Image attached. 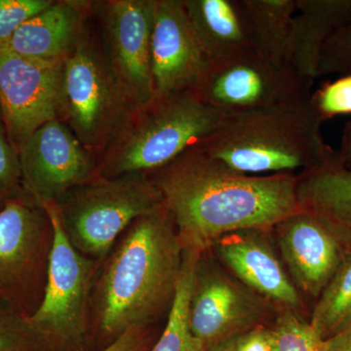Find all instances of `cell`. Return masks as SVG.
<instances>
[{
    "mask_svg": "<svg viewBox=\"0 0 351 351\" xmlns=\"http://www.w3.org/2000/svg\"><path fill=\"white\" fill-rule=\"evenodd\" d=\"M147 175L162 196L184 249L199 253L226 234L272 230L301 211L297 175L244 174L199 145Z\"/></svg>",
    "mask_w": 351,
    "mask_h": 351,
    "instance_id": "6da1fadb",
    "label": "cell"
},
{
    "mask_svg": "<svg viewBox=\"0 0 351 351\" xmlns=\"http://www.w3.org/2000/svg\"><path fill=\"white\" fill-rule=\"evenodd\" d=\"M182 263L184 247L164 205L136 219L101 276V329L119 337L170 311Z\"/></svg>",
    "mask_w": 351,
    "mask_h": 351,
    "instance_id": "7a4b0ae2",
    "label": "cell"
},
{
    "mask_svg": "<svg viewBox=\"0 0 351 351\" xmlns=\"http://www.w3.org/2000/svg\"><path fill=\"white\" fill-rule=\"evenodd\" d=\"M323 122L311 95L294 103L226 115L199 145L244 174L299 175L329 149L321 132Z\"/></svg>",
    "mask_w": 351,
    "mask_h": 351,
    "instance_id": "3957f363",
    "label": "cell"
},
{
    "mask_svg": "<svg viewBox=\"0 0 351 351\" xmlns=\"http://www.w3.org/2000/svg\"><path fill=\"white\" fill-rule=\"evenodd\" d=\"M226 115L210 106L195 90L154 99L136 113L108 152L110 177L149 174L204 142Z\"/></svg>",
    "mask_w": 351,
    "mask_h": 351,
    "instance_id": "277c9868",
    "label": "cell"
},
{
    "mask_svg": "<svg viewBox=\"0 0 351 351\" xmlns=\"http://www.w3.org/2000/svg\"><path fill=\"white\" fill-rule=\"evenodd\" d=\"M136 113L103 46L99 47L84 29L64 59L59 119L90 152L112 145Z\"/></svg>",
    "mask_w": 351,
    "mask_h": 351,
    "instance_id": "5b68a950",
    "label": "cell"
},
{
    "mask_svg": "<svg viewBox=\"0 0 351 351\" xmlns=\"http://www.w3.org/2000/svg\"><path fill=\"white\" fill-rule=\"evenodd\" d=\"M69 239L82 254L101 258L136 219L163 205L147 174L88 181L56 202Z\"/></svg>",
    "mask_w": 351,
    "mask_h": 351,
    "instance_id": "8992f818",
    "label": "cell"
},
{
    "mask_svg": "<svg viewBox=\"0 0 351 351\" xmlns=\"http://www.w3.org/2000/svg\"><path fill=\"white\" fill-rule=\"evenodd\" d=\"M311 83L290 64L272 63L250 50L208 64L195 91L230 115L304 100L311 97Z\"/></svg>",
    "mask_w": 351,
    "mask_h": 351,
    "instance_id": "52a82bcc",
    "label": "cell"
},
{
    "mask_svg": "<svg viewBox=\"0 0 351 351\" xmlns=\"http://www.w3.org/2000/svg\"><path fill=\"white\" fill-rule=\"evenodd\" d=\"M52 228L43 299L27 322L36 332L71 338L82 334L93 263L71 243L55 201L36 202Z\"/></svg>",
    "mask_w": 351,
    "mask_h": 351,
    "instance_id": "ba28073f",
    "label": "cell"
},
{
    "mask_svg": "<svg viewBox=\"0 0 351 351\" xmlns=\"http://www.w3.org/2000/svg\"><path fill=\"white\" fill-rule=\"evenodd\" d=\"M156 0H112L98 4L103 48L136 112L154 100L152 34Z\"/></svg>",
    "mask_w": 351,
    "mask_h": 351,
    "instance_id": "9c48e42d",
    "label": "cell"
},
{
    "mask_svg": "<svg viewBox=\"0 0 351 351\" xmlns=\"http://www.w3.org/2000/svg\"><path fill=\"white\" fill-rule=\"evenodd\" d=\"M63 63L0 50V114L18 154L39 127L59 119Z\"/></svg>",
    "mask_w": 351,
    "mask_h": 351,
    "instance_id": "30bf717a",
    "label": "cell"
},
{
    "mask_svg": "<svg viewBox=\"0 0 351 351\" xmlns=\"http://www.w3.org/2000/svg\"><path fill=\"white\" fill-rule=\"evenodd\" d=\"M265 299L237 282L218 265L198 260L189 306V325L205 350L260 326Z\"/></svg>",
    "mask_w": 351,
    "mask_h": 351,
    "instance_id": "8fae6325",
    "label": "cell"
},
{
    "mask_svg": "<svg viewBox=\"0 0 351 351\" xmlns=\"http://www.w3.org/2000/svg\"><path fill=\"white\" fill-rule=\"evenodd\" d=\"M23 186L36 202L61 200L90 181L93 161L73 131L62 120L39 127L19 151Z\"/></svg>",
    "mask_w": 351,
    "mask_h": 351,
    "instance_id": "7c38bea8",
    "label": "cell"
},
{
    "mask_svg": "<svg viewBox=\"0 0 351 351\" xmlns=\"http://www.w3.org/2000/svg\"><path fill=\"white\" fill-rule=\"evenodd\" d=\"M206 68L182 0H156L152 34L154 99L195 90Z\"/></svg>",
    "mask_w": 351,
    "mask_h": 351,
    "instance_id": "4fadbf2b",
    "label": "cell"
},
{
    "mask_svg": "<svg viewBox=\"0 0 351 351\" xmlns=\"http://www.w3.org/2000/svg\"><path fill=\"white\" fill-rule=\"evenodd\" d=\"M274 230L295 286L317 301L348 249L326 223L302 210Z\"/></svg>",
    "mask_w": 351,
    "mask_h": 351,
    "instance_id": "5bb4252c",
    "label": "cell"
},
{
    "mask_svg": "<svg viewBox=\"0 0 351 351\" xmlns=\"http://www.w3.org/2000/svg\"><path fill=\"white\" fill-rule=\"evenodd\" d=\"M267 232L247 230L226 234L214 244L217 255L254 293L288 309L295 308L301 298L267 240Z\"/></svg>",
    "mask_w": 351,
    "mask_h": 351,
    "instance_id": "9a60e30c",
    "label": "cell"
},
{
    "mask_svg": "<svg viewBox=\"0 0 351 351\" xmlns=\"http://www.w3.org/2000/svg\"><path fill=\"white\" fill-rule=\"evenodd\" d=\"M297 197L302 211L322 219L351 249V168L331 147L311 167L297 175Z\"/></svg>",
    "mask_w": 351,
    "mask_h": 351,
    "instance_id": "2e32d148",
    "label": "cell"
},
{
    "mask_svg": "<svg viewBox=\"0 0 351 351\" xmlns=\"http://www.w3.org/2000/svg\"><path fill=\"white\" fill-rule=\"evenodd\" d=\"M85 3L54 1L21 25L0 50L32 59L61 61L84 32Z\"/></svg>",
    "mask_w": 351,
    "mask_h": 351,
    "instance_id": "e0dca14e",
    "label": "cell"
},
{
    "mask_svg": "<svg viewBox=\"0 0 351 351\" xmlns=\"http://www.w3.org/2000/svg\"><path fill=\"white\" fill-rule=\"evenodd\" d=\"M39 210L21 196L0 209V294L21 290L34 269L43 223Z\"/></svg>",
    "mask_w": 351,
    "mask_h": 351,
    "instance_id": "ac0fdd59",
    "label": "cell"
},
{
    "mask_svg": "<svg viewBox=\"0 0 351 351\" xmlns=\"http://www.w3.org/2000/svg\"><path fill=\"white\" fill-rule=\"evenodd\" d=\"M351 22V0H297L288 63L306 80L319 77L321 53L335 32Z\"/></svg>",
    "mask_w": 351,
    "mask_h": 351,
    "instance_id": "d6986e66",
    "label": "cell"
},
{
    "mask_svg": "<svg viewBox=\"0 0 351 351\" xmlns=\"http://www.w3.org/2000/svg\"><path fill=\"white\" fill-rule=\"evenodd\" d=\"M182 3L207 66L253 50L239 0H182Z\"/></svg>",
    "mask_w": 351,
    "mask_h": 351,
    "instance_id": "ffe728a7",
    "label": "cell"
},
{
    "mask_svg": "<svg viewBox=\"0 0 351 351\" xmlns=\"http://www.w3.org/2000/svg\"><path fill=\"white\" fill-rule=\"evenodd\" d=\"M252 48L277 64L288 63L297 0H239Z\"/></svg>",
    "mask_w": 351,
    "mask_h": 351,
    "instance_id": "44dd1931",
    "label": "cell"
},
{
    "mask_svg": "<svg viewBox=\"0 0 351 351\" xmlns=\"http://www.w3.org/2000/svg\"><path fill=\"white\" fill-rule=\"evenodd\" d=\"M201 253L184 249V263L165 329L152 351H205L189 325V306L196 265Z\"/></svg>",
    "mask_w": 351,
    "mask_h": 351,
    "instance_id": "7402d4cb",
    "label": "cell"
},
{
    "mask_svg": "<svg viewBox=\"0 0 351 351\" xmlns=\"http://www.w3.org/2000/svg\"><path fill=\"white\" fill-rule=\"evenodd\" d=\"M309 323L324 341L351 327V249L316 301Z\"/></svg>",
    "mask_w": 351,
    "mask_h": 351,
    "instance_id": "603a6c76",
    "label": "cell"
},
{
    "mask_svg": "<svg viewBox=\"0 0 351 351\" xmlns=\"http://www.w3.org/2000/svg\"><path fill=\"white\" fill-rule=\"evenodd\" d=\"M269 330L274 351H324L325 341L311 323L289 309L277 318Z\"/></svg>",
    "mask_w": 351,
    "mask_h": 351,
    "instance_id": "cb8c5ba5",
    "label": "cell"
},
{
    "mask_svg": "<svg viewBox=\"0 0 351 351\" xmlns=\"http://www.w3.org/2000/svg\"><path fill=\"white\" fill-rule=\"evenodd\" d=\"M23 186L19 154L13 147L0 117V209L21 196Z\"/></svg>",
    "mask_w": 351,
    "mask_h": 351,
    "instance_id": "d4e9b609",
    "label": "cell"
},
{
    "mask_svg": "<svg viewBox=\"0 0 351 351\" xmlns=\"http://www.w3.org/2000/svg\"><path fill=\"white\" fill-rule=\"evenodd\" d=\"M351 71V22L332 34L321 53L319 76Z\"/></svg>",
    "mask_w": 351,
    "mask_h": 351,
    "instance_id": "484cf974",
    "label": "cell"
},
{
    "mask_svg": "<svg viewBox=\"0 0 351 351\" xmlns=\"http://www.w3.org/2000/svg\"><path fill=\"white\" fill-rule=\"evenodd\" d=\"M53 2V0H0V45L8 40L25 22Z\"/></svg>",
    "mask_w": 351,
    "mask_h": 351,
    "instance_id": "4316f807",
    "label": "cell"
},
{
    "mask_svg": "<svg viewBox=\"0 0 351 351\" xmlns=\"http://www.w3.org/2000/svg\"><path fill=\"white\" fill-rule=\"evenodd\" d=\"M313 101L324 120L351 113V71L323 87L313 95Z\"/></svg>",
    "mask_w": 351,
    "mask_h": 351,
    "instance_id": "83f0119b",
    "label": "cell"
},
{
    "mask_svg": "<svg viewBox=\"0 0 351 351\" xmlns=\"http://www.w3.org/2000/svg\"><path fill=\"white\" fill-rule=\"evenodd\" d=\"M32 332L27 318L0 308V351H29Z\"/></svg>",
    "mask_w": 351,
    "mask_h": 351,
    "instance_id": "f1b7e54d",
    "label": "cell"
},
{
    "mask_svg": "<svg viewBox=\"0 0 351 351\" xmlns=\"http://www.w3.org/2000/svg\"><path fill=\"white\" fill-rule=\"evenodd\" d=\"M237 351H274L270 330L258 326L241 335L237 339Z\"/></svg>",
    "mask_w": 351,
    "mask_h": 351,
    "instance_id": "f546056e",
    "label": "cell"
},
{
    "mask_svg": "<svg viewBox=\"0 0 351 351\" xmlns=\"http://www.w3.org/2000/svg\"><path fill=\"white\" fill-rule=\"evenodd\" d=\"M145 343L140 328L122 332L103 351H144Z\"/></svg>",
    "mask_w": 351,
    "mask_h": 351,
    "instance_id": "4dcf8cb0",
    "label": "cell"
},
{
    "mask_svg": "<svg viewBox=\"0 0 351 351\" xmlns=\"http://www.w3.org/2000/svg\"><path fill=\"white\" fill-rule=\"evenodd\" d=\"M324 351H351V327L326 339Z\"/></svg>",
    "mask_w": 351,
    "mask_h": 351,
    "instance_id": "1f68e13d",
    "label": "cell"
},
{
    "mask_svg": "<svg viewBox=\"0 0 351 351\" xmlns=\"http://www.w3.org/2000/svg\"><path fill=\"white\" fill-rule=\"evenodd\" d=\"M339 158L348 167L351 168V123L346 126L343 134L341 149L338 152Z\"/></svg>",
    "mask_w": 351,
    "mask_h": 351,
    "instance_id": "d6a6232c",
    "label": "cell"
},
{
    "mask_svg": "<svg viewBox=\"0 0 351 351\" xmlns=\"http://www.w3.org/2000/svg\"><path fill=\"white\" fill-rule=\"evenodd\" d=\"M239 337L226 339V341H219L218 343L209 346L205 351H237V339Z\"/></svg>",
    "mask_w": 351,
    "mask_h": 351,
    "instance_id": "836d02e7",
    "label": "cell"
},
{
    "mask_svg": "<svg viewBox=\"0 0 351 351\" xmlns=\"http://www.w3.org/2000/svg\"><path fill=\"white\" fill-rule=\"evenodd\" d=\"M0 117H1V114H0Z\"/></svg>",
    "mask_w": 351,
    "mask_h": 351,
    "instance_id": "e575fe53",
    "label": "cell"
}]
</instances>
